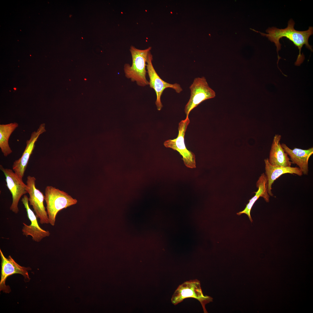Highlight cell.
Segmentation results:
<instances>
[{
	"instance_id": "cell-1",
	"label": "cell",
	"mask_w": 313,
	"mask_h": 313,
	"mask_svg": "<svg viewBox=\"0 0 313 313\" xmlns=\"http://www.w3.org/2000/svg\"><path fill=\"white\" fill-rule=\"evenodd\" d=\"M294 21L290 19L288 21L287 26L286 28L279 29L274 27L269 28L266 30L267 34L252 30L256 32H259L262 36H265L270 41L274 43L276 47L279 59L280 58L278 52L281 49V46L279 42L280 39L283 37H286L291 41L299 50V54L296 62V64H299L301 63L303 60V57L301 54V52L304 45H305L307 48L312 51V46L309 43L308 39L313 34V28L310 26L307 30L299 31L294 29Z\"/></svg>"
},
{
	"instance_id": "cell-2",
	"label": "cell",
	"mask_w": 313,
	"mask_h": 313,
	"mask_svg": "<svg viewBox=\"0 0 313 313\" xmlns=\"http://www.w3.org/2000/svg\"><path fill=\"white\" fill-rule=\"evenodd\" d=\"M151 47L145 50H140L131 46L130 49L132 59L131 66L129 64L124 65V70L126 78L130 79L132 81H135L139 86L144 87L149 85V82L146 78L147 72V60Z\"/></svg>"
},
{
	"instance_id": "cell-3",
	"label": "cell",
	"mask_w": 313,
	"mask_h": 313,
	"mask_svg": "<svg viewBox=\"0 0 313 313\" xmlns=\"http://www.w3.org/2000/svg\"><path fill=\"white\" fill-rule=\"evenodd\" d=\"M44 196L49 223L53 226L55 224L56 215L60 211L77 202L76 199L67 193L51 186L46 187Z\"/></svg>"
},
{
	"instance_id": "cell-4",
	"label": "cell",
	"mask_w": 313,
	"mask_h": 313,
	"mask_svg": "<svg viewBox=\"0 0 313 313\" xmlns=\"http://www.w3.org/2000/svg\"><path fill=\"white\" fill-rule=\"evenodd\" d=\"M193 298L201 303L204 312L208 313L205 305L213 301V298L203 295L200 282L197 279L190 280L180 285L175 290L171 299L172 303L174 305L182 302L188 298Z\"/></svg>"
},
{
	"instance_id": "cell-5",
	"label": "cell",
	"mask_w": 313,
	"mask_h": 313,
	"mask_svg": "<svg viewBox=\"0 0 313 313\" xmlns=\"http://www.w3.org/2000/svg\"><path fill=\"white\" fill-rule=\"evenodd\" d=\"M190 123L188 116L181 121L179 124L178 134L177 137L165 141L164 145L167 148H171L178 152L182 156L185 165L188 168H196L195 156L192 152L187 149L184 142V137L187 127Z\"/></svg>"
},
{
	"instance_id": "cell-6",
	"label": "cell",
	"mask_w": 313,
	"mask_h": 313,
	"mask_svg": "<svg viewBox=\"0 0 313 313\" xmlns=\"http://www.w3.org/2000/svg\"><path fill=\"white\" fill-rule=\"evenodd\" d=\"M190 89V97L184 109L186 117H188L191 111L201 102L216 96L215 91L209 86L204 77L195 78Z\"/></svg>"
},
{
	"instance_id": "cell-7",
	"label": "cell",
	"mask_w": 313,
	"mask_h": 313,
	"mask_svg": "<svg viewBox=\"0 0 313 313\" xmlns=\"http://www.w3.org/2000/svg\"><path fill=\"white\" fill-rule=\"evenodd\" d=\"M0 169L5 175L6 185L12 195V202L10 210L14 213L17 214L19 211V201L22 196L28 193L27 186L23 182V178L12 170L5 168L1 165Z\"/></svg>"
},
{
	"instance_id": "cell-8",
	"label": "cell",
	"mask_w": 313,
	"mask_h": 313,
	"mask_svg": "<svg viewBox=\"0 0 313 313\" xmlns=\"http://www.w3.org/2000/svg\"><path fill=\"white\" fill-rule=\"evenodd\" d=\"M152 56L150 52H149L147 60L146 69L149 78L150 87L154 90L156 95L155 104L158 110H161L163 105L161 98L163 91L166 88H170L174 89L177 93L183 90L180 85L178 83L171 84L163 80L159 76L154 68L152 63Z\"/></svg>"
},
{
	"instance_id": "cell-9",
	"label": "cell",
	"mask_w": 313,
	"mask_h": 313,
	"mask_svg": "<svg viewBox=\"0 0 313 313\" xmlns=\"http://www.w3.org/2000/svg\"><path fill=\"white\" fill-rule=\"evenodd\" d=\"M36 179L34 176H28L26 181L28 193L29 194L28 201L32 206L37 218L42 224L49 223L47 211L44 204L45 196L43 193L36 187Z\"/></svg>"
},
{
	"instance_id": "cell-10",
	"label": "cell",
	"mask_w": 313,
	"mask_h": 313,
	"mask_svg": "<svg viewBox=\"0 0 313 313\" xmlns=\"http://www.w3.org/2000/svg\"><path fill=\"white\" fill-rule=\"evenodd\" d=\"M46 124H41L37 130L33 132L29 139L26 141V146L21 156L14 162L12 170L19 177L23 178L28 165L30 156L35 147V143L39 136L46 132Z\"/></svg>"
},
{
	"instance_id": "cell-11",
	"label": "cell",
	"mask_w": 313,
	"mask_h": 313,
	"mask_svg": "<svg viewBox=\"0 0 313 313\" xmlns=\"http://www.w3.org/2000/svg\"><path fill=\"white\" fill-rule=\"evenodd\" d=\"M21 201L26 208L28 217L31 222L29 225L23 223V226L22 230L23 234L26 237L31 236L34 241L40 242L44 238L49 236L50 233L48 231L44 230L39 226L36 215L29 207L27 196L26 194L24 195Z\"/></svg>"
},
{
	"instance_id": "cell-12",
	"label": "cell",
	"mask_w": 313,
	"mask_h": 313,
	"mask_svg": "<svg viewBox=\"0 0 313 313\" xmlns=\"http://www.w3.org/2000/svg\"><path fill=\"white\" fill-rule=\"evenodd\" d=\"M0 254L1 260L0 291L2 290L6 293H8L10 291V289L5 284L7 278L13 274H19L23 275L25 279L30 280L28 271L31 269L29 267H26L20 265L10 255L8 258H6L1 249Z\"/></svg>"
},
{
	"instance_id": "cell-13",
	"label": "cell",
	"mask_w": 313,
	"mask_h": 313,
	"mask_svg": "<svg viewBox=\"0 0 313 313\" xmlns=\"http://www.w3.org/2000/svg\"><path fill=\"white\" fill-rule=\"evenodd\" d=\"M265 175L267 180V190L269 195L273 196L272 193V186L274 181L282 175L287 173L296 174L299 176L303 173L299 168L277 167L272 165L268 158L264 159Z\"/></svg>"
},
{
	"instance_id": "cell-14",
	"label": "cell",
	"mask_w": 313,
	"mask_h": 313,
	"mask_svg": "<svg viewBox=\"0 0 313 313\" xmlns=\"http://www.w3.org/2000/svg\"><path fill=\"white\" fill-rule=\"evenodd\" d=\"M281 135L279 134H275L274 137L268 159L269 162L275 166L291 167L292 163L281 146Z\"/></svg>"
},
{
	"instance_id": "cell-15",
	"label": "cell",
	"mask_w": 313,
	"mask_h": 313,
	"mask_svg": "<svg viewBox=\"0 0 313 313\" xmlns=\"http://www.w3.org/2000/svg\"><path fill=\"white\" fill-rule=\"evenodd\" d=\"M281 145L285 152L290 156L292 163L296 164L299 166L303 174L307 175L308 161L310 157L313 154V147L307 150L295 148L292 150L285 143H283Z\"/></svg>"
},
{
	"instance_id": "cell-16",
	"label": "cell",
	"mask_w": 313,
	"mask_h": 313,
	"mask_svg": "<svg viewBox=\"0 0 313 313\" xmlns=\"http://www.w3.org/2000/svg\"><path fill=\"white\" fill-rule=\"evenodd\" d=\"M256 185L258 189L257 192H254L255 193V195L249 200V202L245 209L237 213L239 215L243 214H247L251 222L253 221L250 213L255 202L261 197H263L266 202L269 201L270 195L268 192L267 178L264 173H262L259 177L256 182Z\"/></svg>"
},
{
	"instance_id": "cell-17",
	"label": "cell",
	"mask_w": 313,
	"mask_h": 313,
	"mask_svg": "<svg viewBox=\"0 0 313 313\" xmlns=\"http://www.w3.org/2000/svg\"><path fill=\"white\" fill-rule=\"evenodd\" d=\"M18 126L16 122L0 125V148L5 156H7L12 152L9 144V139Z\"/></svg>"
},
{
	"instance_id": "cell-18",
	"label": "cell",
	"mask_w": 313,
	"mask_h": 313,
	"mask_svg": "<svg viewBox=\"0 0 313 313\" xmlns=\"http://www.w3.org/2000/svg\"><path fill=\"white\" fill-rule=\"evenodd\" d=\"M14 89L15 90H16V88H14Z\"/></svg>"
}]
</instances>
